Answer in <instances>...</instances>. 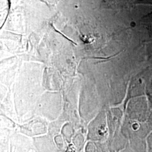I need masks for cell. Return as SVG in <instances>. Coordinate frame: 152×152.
Listing matches in <instances>:
<instances>
[]
</instances>
